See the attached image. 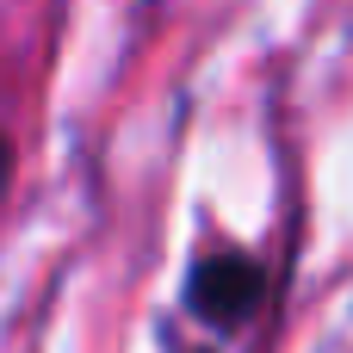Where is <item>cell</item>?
Masks as SVG:
<instances>
[{"label": "cell", "mask_w": 353, "mask_h": 353, "mask_svg": "<svg viewBox=\"0 0 353 353\" xmlns=\"http://www.w3.org/2000/svg\"><path fill=\"white\" fill-rule=\"evenodd\" d=\"M180 304L211 335H242L267 304V267L242 248H205L180 279Z\"/></svg>", "instance_id": "1"}, {"label": "cell", "mask_w": 353, "mask_h": 353, "mask_svg": "<svg viewBox=\"0 0 353 353\" xmlns=\"http://www.w3.org/2000/svg\"><path fill=\"white\" fill-rule=\"evenodd\" d=\"M12 168H19V149H12V137L0 130V199H6V186H12Z\"/></svg>", "instance_id": "2"}]
</instances>
